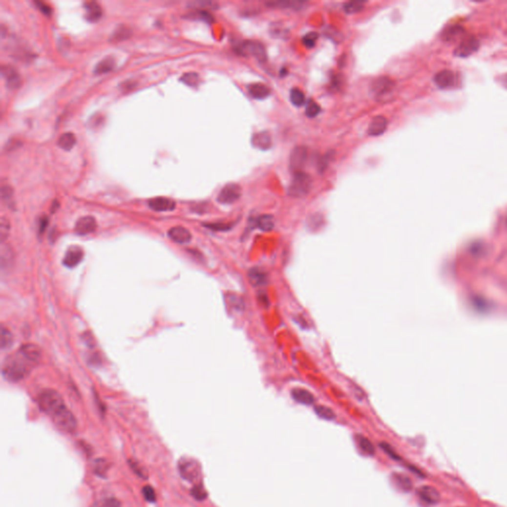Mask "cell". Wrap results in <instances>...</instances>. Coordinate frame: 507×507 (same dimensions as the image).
Instances as JSON below:
<instances>
[{
    "label": "cell",
    "instance_id": "6da1fadb",
    "mask_svg": "<svg viewBox=\"0 0 507 507\" xmlns=\"http://www.w3.org/2000/svg\"><path fill=\"white\" fill-rule=\"evenodd\" d=\"M35 366L37 365L19 349L16 353L5 359L2 365V375L5 380L11 382H17L25 379Z\"/></svg>",
    "mask_w": 507,
    "mask_h": 507
},
{
    "label": "cell",
    "instance_id": "7a4b0ae2",
    "mask_svg": "<svg viewBox=\"0 0 507 507\" xmlns=\"http://www.w3.org/2000/svg\"><path fill=\"white\" fill-rule=\"evenodd\" d=\"M38 403L41 410L51 418L66 407L62 395L54 389L43 390L39 395Z\"/></svg>",
    "mask_w": 507,
    "mask_h": 507
},
{
    "label": "cell",
    "instance_id": "3957f363",
    "mask_svg": "<svg viewBox=\"0 0 507 507\" xmlns=\"http://www.w3.org/2000/svg\"><path fill=\"white\" fill-rule=\"evenodd\" d=\"M311 187L312 179L307 173L303 171L296 172L292 184L288 188V194L296 198L303 197L309 193Z\"/></svg>",
    "mask_w": 507,
    "mask_h": 507
},
{
    "label": "cell",
    "instance_id": "277c9868",
    "mask_svg": "<svg viewBox=\"0 0 507 507\" xmlns=\"http://www.w3.org/2000/svg\"><path fill=\"white\" fill-rule=\"evenodd\" d=\"M242 55H250L261 63L267 61V53L264 45L257 41H244L237 48Z\"/></svg>",
    "mask_w": 507,
    "mask_h": 507
},
{
    "label": "cell",
    "instance_id": "5b68a950",
    "mask_svg": "<svg viewBox=\"0 0 507 507\" xmlns=\"http://www.w3.org/2000/svg\"><path fill=\"white\" fill-rule=\"evenodd\" d=\"M52 419L58 428L67 433H72L76 431L78 427V422L75 415L67 409V407H64L63 410L53 416Z\"/></svg>",
    "mask_w": 507,
    "mask_h": 507
},
{
    "label": "cell",
    "instance_id": "8992f818",
    "mask_svg": "<svg viewBox=\"0 0 507 507\" xmlns=\"http://www.w3.org/2000/svg\"><path fill=\"white\" fill-rule=\"evenodd\" d=\"M179 472L182 477L189 482H196L200 478L201 469L194 460L184 459L179 463Z\"/></svg>",
    "mask_w": 507,
    "mask_h": 507
},
{
    "label": "cell",
    "instance_id": "52a82bcc",
    "mask_svg": "<svg viewBox=\"0 0 507 507\" xmlns=\"http://www.w3.org/2000/svg\"><path fill=\"white\" fill-rule=\"evenodd\" d=\"M480 48L479 40L474 36H468V37L463 39L461 43L456 48L454 54L460 58H465L476 53Z\"/></svg>",
    "mask_w": 507,
    "mask_h": 507
},
{
    "label": "cell",
    "instance_id": "ba28073f",
    "mask_svg": "<svg viewBox=\"0 0 507 507\" xmlns=\"http://www.w3.org/2000/svg\"><path fill=\"white\" fill-rule=\"evenodd\" d=\"M434 83L442 89L453 88L458 84V77L454 71L450 69L441 70L434 77Z\"/></svg>",
    "mask_w": 507,
    "mask_h": 507
},
{
    "label": "cell",
    "instance_id": "9c48e42d",
    "mask_svg": "<svg viewBox=\"0 0 507 507\" xmlns=\"http://www.w3.org/2000/svg\"><path fill=\"white\" fill-rule=\"evenodd\" d=\"M241 197V188L236 184L225 186L217 196V201L221 204H232Z\"/></svg>",
    "mask_w": 507,
    "mask_h": 507
},
{
    "label": "cell",
    "instance_id": "30bf717a",
    "mask_svg": "<svg viewBox=\"0 0 507 507\" xmlns=\"http://www.w3.org/2000/svg\"><path fill=\"white\" fill-rule=\"evenodd\" d=\"M307 160V149L302 146L296 147L289 157V168L296 173L301 171Z\"/></svg>",
    "mask_w": 507,
    "mask_h": 507
},
{
    "label": "cell",
    "instance_id": "8fae6325",
    "mask_svg": "<svg viewBox=\"0 0 507 507\" xmlns=\"http://www.w3.org/2000/svg\"><path fill=\"white\" fill-rule=\"evenodd\" d=\"M395 84L389 78L381 77L375 80L371 85L374 95L377 97H384L392 92Z\"/></svg>",
    "mask_w": 507,
    "mask_h": 507
},
{
    "label": "cell",
    "instance_id": "7c38bea8",
    "mask_svg": "<svg viewBox=\"0 0 507 507\" xmlns=\"http://www.w3.org/2000/svg\"><path fill=\"white\" fill-rule=\"evenodd\" d=\"M84 253L83 248L79 246H71L66 250L64 254L63 264L67 268H75L82 263V261L84 260Z\"/></svg>",
    "mask_w": 507,
    "mask_h": 507
},
{
    "label": "cell",
    "instance_id": "4fadbf2b",
    "mask_svg": "<svg viewBox=\"0 0 507 507\" xmlns=\"http://www.w3.org/2000/svg\"><path fill=\"white\" fill-rule=\"evenodd\" d=\"M1 74L5 81L6 86L10 89H16L21 84V78L18 71L9 64H2Z\"/></svg>",
    "mask_w": 507,
    "mask_h": 507
},
{
    "label": "cell",
    "instance_id": "5bb4252c",
    "mask_svg": "<svg viewBox=\"0 0 507 507\" xmlns=\"http://www.w3.org/2000/svg\"><path fill=\"white\" fill-rule=\"evenodd\" d=\"M96 220L92 216H84L80 218L75 225V232L78 235L85 236L93 233L96 230Z\"/></svg>",
    "mask_w": 507,
    "mask_h": 507
},
{
    "label": "cell",
    "instance_id": "9a60e30c",
    "mask_svg": "<svg viewBox=\"0 0 507 507\" xmlns=\"http://www.w3.org/2000/svg\"><path fill=\"white\" fill-rule=\"evenodd\" d=\"M149 207L154 211L166 212L172 211L175 208V201L168 197H155L149 201Z\"/></svg>",
    "mask_w": 507,
    "mask_h": 507
},
{
    "label": "cell",
    "instance_id": "2e32d148",
    "mask_svg": "<svg viewBox=\"0 0 507 507\" xmlns=\"http://www.w3.org/2000/svg\"><path fill=\"white\" fill-rule=\"evenodd\" d=\"M417 495L419 498L427 504H435L440 499V493L436 488L432 486H422L417 489Z\"/></svg>",
    "mask_w": 507,
    "mask_h": 507
},
{
    "label": "cell",
    "instance_id": "e0dca14e",
    "mask_svg": "<svg viewBox=\"0 0 507 507\" xmlns=\"http://www.w3.org/2000/svg\"><path fill=\"white\" fill-rule=\"evenodd\" d=\"M169 237L175 243L178 244H185L189 243L191 240V234L190 232L182 226H176L171 228L169 231Z\"/></svg>",
    "mask_w": 507,
    "mask_h": 507
},
{
    "label": "cell",
    "instance_id": "ac0fdd59",
    "mask_svg": "<svg viewBox=\"0 0 507 507\" xmlns=\"http://www.w3.org/2000/svg\"><path fill=\"white\" fill-rule=\"evenodd\" d=\"M387 128V120L383 116L375 117L369 125L368 134L373 137L380 136L386 131Z\"/></svg>",
    "mask_w": 507,
    "mask_h": 507
},
{
    "label": "cell",
    "instance_id": "d6986e66",
    "mask_svg": "<svg viewBox=\"0 0 507 507\" xmlns=\"http://www.w3.org/2000/svg\"><path fill=\"white\" fill-rule=\"evenodd\" d=\"M252 144L260 150H268L272 147V137L265 131L256 133L252 138Z\"/></svg>",
    "mask_w": 507,
    "mask_h": 507
},
{
    "label": "cell",
    "instance_id": "ffe728a7",
    "mask_svg": "<svg viewBox=\"0 0 507 507\" xmlns=\"http://www.w3.org/2000/svg\"><path fill=\"white\" fill-rule=\"evenodd\" d=\"M250 282L256 287H261L266 285L268 282V275L265 271L259 268H253L249 271L248 274Z\"/></svg>",
    "mask_w": 507,
    "mask_h": 507
},
{
    "label": "cell",
    "instance_id": "44dd1931",
    "mask_svg": "<svg viewBox=\"0 0 507 507\" xmlns=\"http://www.w3.org/2000/svg\"><path fill=\"white\" fill-rule=\"evenodd\" d=\"M249 94L255 99H266L271 94V89L268 85L264 84H252L248 85Z\"/></svg>",
    "mask_w": 507,
    "mask_h": 507
},
{
    "label": "cell",
    "instance_id": "7402d4cb",
    "mask_svg": "<svg viewBox=\"0 0 507 507\" xmlns=\"http://www.w3.org/2000/svg\"><path fill=\"white\" fill-rule=\"evenodd\" d=\"M292 396L294 400L301 404L311 405L315 401V397L308 390L303 388H296L292 391Z\"/></svg>",
    "mask_w": 507,
    "mask_h": 507
},
{
    "label": "cell",
    "instance_id": "603a6c76",
    "mask_svg": "<svg viewBox=\"0 0 507 507\" xmlns=\"http://www.w3.org/2000/svg\"><path fill=\"white\" fill-rule=\"evenodd\" d=\"M85 17L89 22H97L102 17L101 6L94 1L84 3Z\"/></svg>",
    "mask_w": 507,
    "mask_h": 507
},
{
    "label": "cell",
    "instance_id": "cb8c5ba5",
    "mask_svg": "<svg viewBox=\"0 0 507 507\" xmlns=\"http://www.w3.org/2000/svg\"><path fill=\"white\" fill-rule=\"evenodd\" d=\"M465 34V30L462 26L453 25L448 27L445 31H443V39L447 42H455L462 37Z\"/></svg>",
    "mask_w": 507,
    "mask_h": 507
},
{
    "label": "cell",
    "instance_id": "d4e9b609",
    "mask_svg": "<svg viewBox=\"0 0 507 507\" xmlns=\"http://www.w3.org/2000/svg\"><path fill=\"white\" fill-rule=\"evenodd\" d=\"M356 443H357V446L359 450V452L361 454H364L366 456H374L375 455V447L373 445V443L366 437L361 436V435H357L356 438Z\"/></svg>",
    "mask_w": 507,
    "mask_h": 507
},
{
    "label": "cell",
    "instance_id": "484cf974",
    "mask_svg": "<svg viewBox=\"0 0 507 507\" xmlns=\"http://www.w3.org/2000/svg\"><path fill=\"white\" fill-rule=\"evenodd\" d=\"M115 60L112 57H107L103 60H101L94 68V74L95 75H103L107 74V72L111 71L115 67Z\"/></svg>",
    "mask_w": 507,
    "mask_h": 507
},
{
    "label": "cell",
    "instance_id": "4316f807",
    "mask_svg": "<svg viewBox=\"0 0 507 507\" xmlns=\"http://www.w3.org/2000/svg\"><path fill=\"white\" fill-rule=\"evenodd\" d=\"M57 144L61 149L64 151H70L76 146L77 138L72 133H64L59 138Z\"/></svg>",
    "mask_w": 507,
    "mask_h": 507
},
{
    "label": "cell",
    "instance_id": "83f0119b",
    "mask_svg": "<svg viewBox=\"0 0 507 507\" xmlns=\"http://www.w3.org/2000/svg\"><path fill=\"white\" fill-rule=\"evenodd\" d=\"M392 482L393 484L403 491H408L411 489L412 487V484H411V481L409 478H407L406 476L402 475V474H393L392 477Z\"/></svg>",
    "mask_w": 507,
    "mask_h": 507
},
{
    "label": "cell",
    "instance_id": "f1b7e54d",
    "mask_svg": "<svg viewBox=\"0 0 507 507\" xmlns=\"http://www.w3.org/2000/svg\"><path fill=\"white\" fill-rule=\"evenodd\" d=\"M132 35V30L129 27L126 26H120L118 27L113 35L110 37L111 42H121L129 39Z\"/></svg>",
    "mask_w": 507,
    "mask_h": 507
},
{
    "label": "cell",
    "instance_id": "f546056e",
    "mask_svg": "<svg viewBox=\"0 0 507 507\" xmlns=\"http://www.w3.org/2000/svg\"><path fill=\"white\" fill-rule=\"evenodd\" d=\"M257 227L262 231L269 232L275 227V219L272 215H262L257 219Z\"/></svg>",
    "mask_w": 507,
    "mask_h": 507
},
{
    "label": "cell",
    "instance_id": "4dcf8cb0",
    "mask_svg": "<svg viewBox=\"0 0 507 507\" xmlns=\"http://www.w3.org/2000/svg\"><path fill=\"white\" fill-rule=\"evenodd\" d=\"M186 18H189V19H192V20H200V21H204V22H207V23H212L214 21V18L213 16L206 10H198V9H195L194 11L187 14L185 16Z\"/></svg>",
    "mask_w": 507,
    "mask_h": 507
},
{
    "label": "cell",
    "instance_id": "1f68e13d",
    "mask_svg": "<svg viewBox=\"0 0 507 507\" xmlns=\"http://www.w3.org/2000/svg\"><path fill=\"white\" fill-rule=\"evenodd\" d=\"M13 262V252L12 249L9 246H3L1 247V267L4 270L8 266H11V263Z\"/></svg>",
    "mask_w": 507,
    "mask_h": 507
},
{
    "label": "cell",
    "instance_id": "d6a6232c",
    "mask_svg": "<svg viewBox=\"0 0 507 507\" xmlns=\"http://www.w3.org/2000/svg\"><path fill=\"white\" fill-rule=\"evenodd\" d=\"M289 98H291V101L295 106L300 107L305 104V95L299 88H293L291 90Z\"/></svg>",
    "mask_w": 507,
    "mask_h": 507
},
{
    "label": "cell",
    "instance_id": "836d02e7",
    "mask_svg": "<svg viewBox=\"0 0 507 507\" xmlns=\"http://www.w3.org/2000/svg\"><path fill=\"white\" fill-rule=\"evenodd\" d=\"M180 82L184 83L185 84H187L189 86L196 87L199 84L200 79L196 72H187V74H185L182 78H180Z\"/></svg>",
    "mask_w": 507,
    "mask_h": 507
},
{
    "label": "cell",
    "instance_id": "e575fe53",
    "mask_svg": "<svg viewBox=\"0 0 507 507\" xmlns=\"http://www.w3.org/2000/svg\"><path fill=\"white\" fill-rule=\"evenodd\" d=\"M315 412L320 418L325 419V420H333L336 417L334 411L331 408H329L327 406H324V405L316 406Z\"/></svg>",
    "mask_w": 507,
    "mask_h": 507
},
{
    "label": "cell",
    "instance_id": "d590c367",
    "mask_svg": "<svg viewBox=\"0 0 507 507\" xmlns=\"http://www.w3.org/2000/svg\"><path fill=\"white\" fill-rule=\"evenodd\" d=\"M268 5L270 6H275V7H278V8H283V9H286V8H292V9H300L302 8L305 3L304 2H300V1H297V2H295V1H279V2H273V3H269Z\"/></svg>",
    "mask_w": 507,
    "mask_h": 507
},
{
    "label": "cell",
    "instance_id": "8d00e7d4",
    "mask_svg": "<svg viewBox=\"0 0 507 507\" xmlns=\"http://www.w3.org/2000/svg\"><path fill=\"white\" fill-rule=\"evenodd\" d=\"M12 343H13V336H12L11 332L6 327H4V326H2V328H1V349L6 350V349L10 348L12 346Z\"/></svg>",
    "mask_w": 507,
    "mask_h": 507
},
{
    "label": "cell",
    "instance_id": "74e56055",
    "mask_svg": "<svg viewBox=\"0 0 507 507\" xmlns=\"http://www.w3.org/2000/svg\"><path fill=\"white\" fill-rule=\"evenodd\" d=\"M320 111H321V108L315 101H313L311 99L307 101L306 107H305V114L307 117L314 118L320 113Z\"/></svg>",
    "mask_w": 507,
    "mask_h": 507
},
{
    "label": "cell",
    "instance_id": "f35d334b",
    "mask_svg": "<svg viewBox=\"0 0 507 507\" xmlns=\"http://www.w3.org/2000/svg\"><path fill=\"white\" fill-rule=\"evenodd\" d=\"M365 3L363 1H350L344 4V10L348 14H355L364 8Z\"/></svg>",
    "mask_w": 507,
    "mask_h": 507
},
{
    "label": "cell",
    "instance_id": "ab89813d",
    "mask_svg": "<svg viewBox=\"0 0 507 507\" xmlns=\"http://www.w3.org/2000/svg\"><path fill=\"white\" fill-rule=\"evenodd\" d=\"M9 232H10L9 220L6 218V217H2L1 222H0V240H1L2 244H4V242L8 238Z\"/></svg>",
    "mask_w": 507,
    "mask_h": 507
},
{
    "label": "cell",
    "instance_id": "60d3db41",
    "mask_svg": "<svg viewBox=\"0 0 507 507\" xmlns=\"http://www.w3.org/2000/svg\"><path fill=\"white\" fill-rule=\"evenodd\" d=\"M317 40H318V34L316 32H310L304 36L302 42L306 48L311 49L316 45Z\"/></svg>",
    "mask_w": 507,
    "mask_h": 507
},
{
    "label": "cell",
    "instance_id": "b9f144b4",
    "mask_svg": "<svg viewBox=\"0 0 507 507\" xmlns=\"http://www.w3.org/2000/svg\"><path fill=\"white\" fill-rule=\"evenodd\" d=\"M120 502L114 497H106L101 499L95 507H120Z\"/></svg>",
    "mask_w": 507,
    "mask_h": 507
},
{
    "label": "cell",
    "instance_id": "7bdbcfd3",
    "mask_svg": "<svg viewBox=\"0 0 507 507\" xmlns=\"http://www.w3.org/2000/svg\"><path fill=\"white\" fill-rule=\"evenodd\" d=\"M271 33L274 37H276V38H286L288 35V31L286 29H283V27L281 25H278V26L273 25Z\"/></svg>",
    "mask_w": 507,
    "mask_h": 507
},
{
    "label": "cell",
    "instance_id": "ee69618b",
    "mask_svg": "<svg viewBox=\"0 0 507 507\" xmlns=\"http://www.w3.org/2000/svg\"><path fill=\"white\" fill-rule=\"evenodd\" d=\"M142 493L147 501L149 502H155L156 501V492L152 486H144L142 489Z\"/></svg>",
    "mask_w": 507,
    "mask_h": 507
},
{
    "label": "cell",
    "instance_id": "f6af8a7d",
    "mask_svg": "<svg viewBox=\"0 0 507 507\" xmlns=\"http://www.w3.org/2000/svg\"><path fill=\"white\" fill-rule=\"evenodd\" d=\"M13 196V190L9 185L2 184L1 187V198L3 201H5L8 204V201L12 199Z\"/></svg>",
    "mask_w": 507,
    "mask_h": 507
},
{
    "label": "cell",
    "instance_id": "bcb514c9",
    "mask_svg": "<svg viewBox=\"0 0 507 507\" xmlns=\"http://www.w3.org/2000/svg\"><path fill=\"white\" fill-rule=\"evenodd\" d=\"M191 494L196 500H203L207 496L206 490L203 488L201 485L195 486L191 490Z\"/></svg>",
    "mask_w": 507,
    "mask_h": 507
},
{
    "label": "cell",
    "instance_id": "7dc6e473",
    "mask_svg": "<svg viewBox=\"0 0 507 507\" xmlns=\"http://www.w3.org/2000/svg\"><path fill=\"white\" fill-rule=\"evenodd\" d=\"M216 3L213 2H205V1H198V2H191L190 3V7L192 9H198V10H204V8H212L214 9L216 7Z\"/></svg>",
    "mask_w": 507,
    "mask_h": 507
},
{
    "label": "cell",
    "instance_id": "c3c4849f",
    "mask_svg": "<svg viewBox=\"0 0 507 507\" xmlns=\"http://www.w3.org/2000/svg\"><path fill=\"white\" fill-rule=\"evenodd\" d=\"M205 227L215 230V231H226L229 230L232 227V224H225V223H212V224H206Z\"/></svg>",
    "mask_w": 507,
    "mask_h": 507
},
{
    "label": "cell",
    "instance_id": "681fc988",
    "mask_svg": "<svg viewBox=\"0 0 507 507\" xmlns=\"http://www.w3.org/2000/svg\"><path fill=\"white\" fill-rule=\"evenodd\" d=\"M35 4H36V6L38 7V9H39L40 11H42L45 15H47V16H50V15H51V13H52V8H51L50 5H48L47 3L43 2V1H35Z\"/></svg>",
    "mask_w": 507,
    "mask_h": 507
},
{
    "label": "cell",
    "instance_id": "f907efd6",
    "mask_svg": "<svg viewBox=\"0 0 507 507\" xmlns=\"http://www.w3.org/2000/svg\"><path fill=\"white\" fill-rule=\"evenodd\" d=\"M48 224H49V219L47 218V217L46 216L41 217L40 222H39V233L40 234H42L45 231V229L47 228Z\"/></svg>",
    "mask_w": 507,
    "mask_h": 507
},
{
    "label": "cell",
    "instance_id": "816d5d0a",
    "mask_svg": "<svg viewBox=\"0 0 507 507\" xmlns=\"http://www.w3.org/2000/svg\"><path fill=\"white\" fill-rule=\"evenodd\" d=\"M503 82H504V85L507 86V76H506V78L503 80Z\"/></svg>",
    "mask_w": 507,
    "mask_h": 507
}]
</instances>
